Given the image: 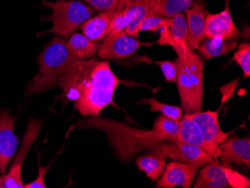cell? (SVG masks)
Here are the masks:
<instances>
[{"label": "cell", "mask_w": 250, "mask_h": 188, "mask_svg": "<svg viewBox=\"0 0 250 188\" xmlns=\"http://www.w3.org/2000/svg\"><path fill=\"white\" fill-rule=\"evenodd\" d=\"M138 85L134 81L119 79L109 65V61L92 57L88 60L74 58L58 83L60 99L64 104L73 102L74 109L84 117L99 116L109 105L120 109L114 95L119 85Z\"/></svg>", "instance_id": "cell-1"}, {"label": "cell", "mask_w": 250, "mask_h": 188, "mask_svg": "<svg viewBox=\"0 0 250 188\" xmlns=\"http://www.w3.org/2000/svg\"><path fill=\"white\" fill-rule=\"evenodd\" d=\"M76 126L78 129H95L105 132L109 146L123 163L130 162L142 151L154 149L163 142H168L153 128H136L124 122L100 116L79 119Z\"/></svg>", "instance_id": "cell-2"}, {"label": "cell", "mask_w": 250, "mask_h": 188, "mask_svg": "<svg viewBox=\"0 0 250 188\" xmlns=\"http://www.w3.org/2000/svg\"><path fill=\"white\" fill-rule=\"evenodd\" d=\"M65 42L63 38L55 36L45 44L36 59L39 72L26 85L24 98H29L58 86L60 78L74 60L67 50Z\"/></svg>", "instance_id": "cell-3"}, {"label": "cell", "mask_w": 250, "mask_h": 188, "mask_svg": "<svg viewBox=\"0 0 250 188\" xmlns=\"http://www.w3.org/2000/svg\"><path fill=\"white\" fill-rule=\"evenodd\" d=\"M178 60L176 84L181 108L185 113L202 111L204 97L205 62L188 47Z\"/></svg>", "instance_id": "cell-4"}, {"label": "cell", "mask_w": 250, "mask_h": 188, "mask_svg": "<svg viewBox=\"0 0 250 188\" xmlns=\"http://www.w3.org/2000/svg\"><path fill=\"white\" fill-rule=\"evenodd\" d=\"M42 6L52 10L51 15L45 17L42 21H49L53 26L49 30L39 33V38L43 35L54 34L68 39L76 29L95 13L93 8L79 0H56L55 2L42 0Z\"/></svg>", "instance_id": "cell-5"}, {"label": "cell", "mask_w": 250, "mask_h": 188, "mask_svg": "<svg viewBox=\"0 0 250 188\" xmlns=\"http://www.w3.org/2000/svg\"><path fill=\"white\" fill-rule=\"evenodd\" d=\"M195 188H250L248 177L231 169L226 164L212 161L199 172Z\"/></svg>", "instance_id": "cell-6"}, {"label": "cell", "mask_w": 250, "mask_h": 188, "mask_svg": "<svg viewBox=\"0 0 250 188\" xmlns=\"http://www.w3.org/2000/svg\"><path fill=\"white\" fill-rule=\"evenodd\" d=\"M44 121L31 117L22 137L21 148L14 159L9 170L5 175H0V188H23L21 178L22 165L33 143L37 140Z\"/></svg>", "instance_id": "cell-7"}, {"label": "cell", "mask_w": 250, "mask_h": 188, "mask_svg": "<svg viewBox=\"0 0 250 188\" xmlns=\"http://www.w3.org/2000/svg\"><path fill=\"white\" fill-rule=\"evenodd\" d=\"M155 42H143L132 37L125 31L106 36L98 49V58L102 60H119L133 55L140 47H150Z\"/></svg>", "instance_id": "cell-8"}, {"label": "cell", "mask_w": 250, "mask_h": 188, "mask_svg": "<svg viewBox=\"0 0 250 188\" xmlns=\"http://www.w3.org/2000/svg\"><path fill=\"white\" fill-rule=\"evenodd\" d=\"M157 148L170 160L191 164L197 169L213 160L202 148L183 141L163 142Z\"/></svg>", "instance_id": "cell-9"}, {"label": "cell", "mask_w": 250, "mask_h": 188, "mask_svg": "<svg viewBox=\"0 0 250 188\" xmlns=\"http://www.w3.org/2000/svg\"><path fill=\"white\" fill-rule=\"evenodd\" d=\"M18 119L8 109H0V175L6 173L8 165L18 151L20 139L14 132Z\"/></svg>", "instance_id": "cell-10"}, {"label": "cell", "mask_w": 250, "mask_h": 188, "mask_svg": "<svg viewBox=\"0 0 250 188\" xmlns=\"http://www.w3.org/2000/svg\"><path fill=\"white\" fill-rule=\"evenodd\" d=\"M239 36L240 31L233 21L229 0H226V8L221 12L206 15V38L234 41Z\"/></svg>", "instance_id": "cell-11"}, {"label": "cell", "mask_w": 250, "mask_h": 188, "mask_svg": "<svg viewBox=\"0 0 250 188\" xmlns=\"http://www.w3.org/2000/svg\"><path fill=\"white\" fill-rule=\"evenodd\" d=\"M198 169L194 166L181 161H172L166 165L162 175L157 180L156 188H189L195 180Z\"/></svg>", "instance_id": "cell-12"}, {"label": "cell", "mask_w": 250, "mask_h": 188, "mask_svg": "<svg viewBox=\"0 0 250 188\" xmlns=\"http://www.w3.org/2000/svg\"><path fill=\"white\" fill-rule=\"evenodd\" d=\"M188 29V46L195 50L206 39V20L208 12L202 0H194L185 12Z\"/></svg>", "instance_id": "cell-13"}, {"label": "cell", "mask_w": 250, "mask_h": 188, "mask_svg": "<svg viewBox=\"0 0 250 188\" xmlns=\"http://www.w3.org/2000/svg\"><path fill=\"white\" fill-rule=\"evenodd\" d=\"M219 111L197 112L189 113V117L197 125L201 133L209 143L220 145L229 137L231 132H225L220 128Z\"/></svg>", "instance_id": "cell-14"}, {"label": "cell", "mask_w": 250, "mask_h": 188, "mask_svg": "<svg viewBox=\"0 0 250 188\" xmlns=\"http://www.w3.org/2000/svg\"><path fill=\"white\" fill-rule=\"evenodd\" d=\"M219 158L225 162L234 163L237 166L250 168V139L229 137L218 145Z\"/></svg>", "instance_id": "cell-15"}, {"label": "cell", "mask_w": 250, "mask_h": 188, "mask_svg": "<svg viewBox=\"0 0 250 188\" xmlns=\"http://www.w3.org/2000/svg\"><path fill=\"white\" fill-rule=\"evenodd\" d=\"M161 3V0H127L125 9L130 22L125 29L126 33L135 39H139L140 22L147 15H154Z\"/></svg>", "instance_id": "cell-16"}, {"label": "cell", "mask_w": 250, "mask_h": 188, "mask_svg": "<svg viewBox=\"0 0 250 188\" xmlns=\"http://www.w3.org/2000/svg\"><path fill=\"white\" fill-rule=\"evenodd\" d=\"M180 122V138L181 141L196 146L206 151L213 157V159H217L220 155V150L217 145L209 143L201 133L197 125L189 117L188 113L182 116Z\"/></svg>", "instance_id": "cell-17"}, {"label": "cell", "mask_w": 250, "mask_h": 188, "mask_svg": "<svg viewBox=\"0 0 250 188\" xmlns=\"http://www.w3.org/2000/svg\"><path fill=\"white\" fill-rule=\"evenodd\" d=\"M167 158L164 153L157 147L137 157L135 162L139 170L144 172L146 176L152 182H156L165 169Z\"/></svg>", "instance_id": "cell-18"}, {"label": "cell", "mask_w": 250, "mask_h": 188, "mask_svg": "<svg viewBox=\"0 0 250 188\" xmlns=\"http://www.w3.org/2000/svg\"><path fill=\"white\" fill-rule=\"evenodd\" d=\"M118 11L119 10L101 12L99 15L86 20L79 29L90 40L100 42L102 39H105L107 36L111 21Z\"/></svg>", "instance_id": "cell-19"}, {"label": "cell", "mask_w": 250, "mask_h": 188, "mask_svg": "<svg viewBox=\"0 0 250 188\" xmlns=\"http://www.w3.org/2000/svg\"><path fill=\"white\" fill-rule=\"evenodd\" d=\"M65 43L67 50L74 58L83 60L95 57L101 42L90 40L83 33L74 32Z\"/></svg>", "instance_id": "cell-20"}, {"label": "cell", "mask_w": 250, "mask_h": 188, "mask_svg": "<svg viewBox=\"0 0 250 188\" xmlns=\"http://www.w3.org/2000/svg\"><path fill=\"white\" fill-rule=\"evenodd\" d=\"M236 41H223L219 39H208L199 43L197 50L206 60L225 56L237 47Z\"/></svg>", "instance_id": "cell-21"}, {"label": "cell", "mask_w": 250, "mask_h": 188, "mask_svg": "<svg viewBox=\"0 0 250 188\" xmlns=\"http://www.w3.org/2000/svg\"><path fill=\"white\" fill-rule=\"evenodd\" d=\"M153 129L168 142L181 141L180 122L172 120L161 114L154 121Z\"/></svg>", "instance_id": "cell-22"}, {"label": "cell", "mask_w": 250, "mask_h": 188, "mask_svg": "<svg viewBox=\"0 0 250 188\" xmlns=\"http://www.w3.org/2000/svg\"><path fill=\"white\" fill-rule=\"evenodd\" d=\"M138 104H144L150 106L151 112H160L165 117L172 119L174 121L181 120L183 115V109L181 106H173V105L167 104L159 102L155 97L152 98H143L138 102Z\"/></svg>", "instance_id": "cell-23"}, {"label": "cell", "mask_w": 250, "mask_h": 188, "mask_svg": "<svg viewBox=\"0 0 250 188\" xmlns=\"http://www.w3.org/2000/svg\"><path fill=\"white\" fill-rule=\"evenodd\" d=\"M193 2L194 0H163L154 15L171 18L178 14L185 13Z\"/></svg>", "instance_id": "cell-24"}, {"label": "cell", "mask_w": 250, "mask_h": 188, "mask_svg": "<svg viewBox=\"0 0 250 188\" xmlns=\"http://www.w3.org/2000/svg\"><path fill=\"white\" fill-rule=\"evenodd\" d=\"M169 28L178 47L182 50L188 47V29L185 14H178L171 18Z\"/></svg>", "instance_id": "cell-25"}, {"label": "cell", "mask_w": 250, "mask_h": 188, "mask_svg": "<svg viewBox=\"0 0 250 188\" xmlns=\"http://www.w3.org/2000/svg\"><path fill=\"white\" fill-rule=\"evenodd\" d=\"M99 12L122 10L127 5V0H79Z\"/></svg>", "instance_id": "cell-26"}, {"label": "cell", "mask_w": 250, "mask_h": 188, "mask_svg": "<svg viewBox=\"0 0 250 188\" xmlns=\"http://www.w3.org/2000/svg\"><path fill=\"white\" fill-rule=\"evenodd\" d=\"M171 24V18L159 16V15H149L146 16L140 22L139 26V31H151L156 32L160 30L165 25Z\"/></svg>", "instance_id": "cell-27"}, {"label": "cell", "mask_w": 250, "mask_h": 188, "mask_svg": "<svg viewBox=\"0 0 250 188\" xmlns=\"http://www.w3.org/2000/svg\"><path fill=\"white\" fill-rule=\"evenodd\" d=\"M233 60L241 67L244 72V78L250 75V43H242L235 52Z\"/></svg>", "instance_id": "cell-28"}, {"label": "cell", "mask_w": 250, "mask_h": 188, "mask_svg": "<svg viewBox=\"0 0 250 188\" xmlns=\"http://www.w3.org/2000/svg\"><path fill=\"white\" fill-rule=\"evenodd\" d=\"M129 20L128 15L125 8L122 10H119L115 14L114 17L111 21L110 25L107 31V36L117 34L119 32L125 31L128 26Z\"/></svg>", "instance_id": "cell-29"}, {"label": "cell", "mask_w": 250, "mask_h": 188, "mask_svg": "<svg viewBox=\"0 0 250 188\" xmlns=\"http://www.w3.org/2000/svg\"><path fill=\"white\" fill-rule=\"evenodd\" d=\"M62 150V148L61 151L58 153V154L55 155L54 158H53L51 161L47 164L45 167H43L42 165H41V154L39 152H38V166H39V175H38L37 178L36 179L33 181V182H30V183L26 184V185H23V188H46V185L44 184V179L45 175L47 174V172H48L49 169L51 167L52 164L54 162L55 160H56V157L58 156L59 154H61Z\"/></svg>", "instance_id": "cell-30"}, {"label": "cell", "mask_w": 250, "mask_h": 188, "mask_svg": "<svg viewBox=\"0 0 250 188\" xmlns=\"http://www.w3.org/2000/svg\"><path fill=\"white\" fill-rule=\"evenodd\" d=\"M154 64L161 68L163 74L167 82L176 83L177 67H178V60L170 61V60H164V61H154Z\"/></svg>", "instance_id": "cell-31"}]
</instances>
